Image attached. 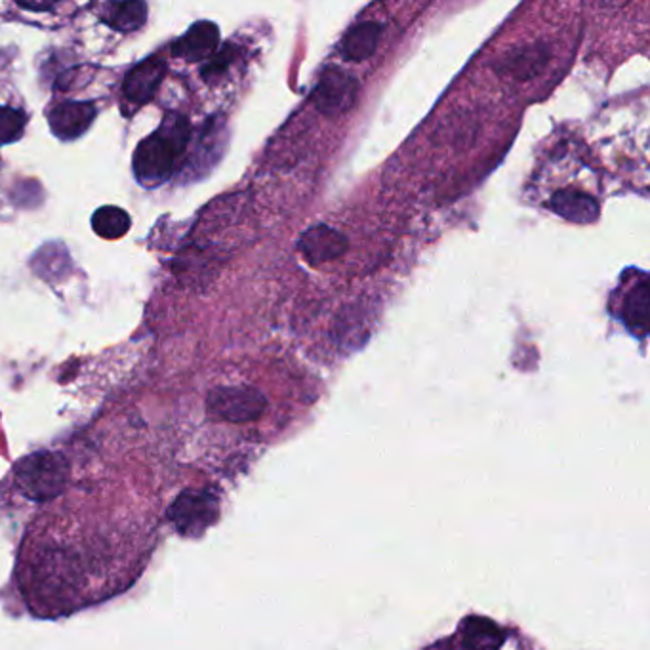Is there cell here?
Masks as SVG:
<instances>
[{
    "label": "cell",
    "mask_w": 650,
    "mask_h": 650,
    "mask_svg": "<svg viewBox=\"0 0 650 650\" xmlns=\"http://www.w3.org/2000/svg\"><path fill=\"white\" fill-rule=\"evenodd\" d=\"M550 209L566 222L580 225L594 224L601 212V206L594 196H589L578 189L557 191L550 201Z\"/></svg>",
    "instance_id": "11"
},
{
    "label": "cell",
    "mask_w": 650,
    "mask_h": 650,
    "mask_svg": "<svg viewBox=\"0 0 650 650\" xmlns=\"http://www.w3.org/2000/svg\"><path fill=\"white\" fill-rule=\"evenodd\" d=\"M217 518V500L203 490H189L175 500L170 510V521L183 536H199Z\"/></svg>",
    "instance_id": "5"
},
{
    "label": "cell",
    "mask_w": 650,
    "mask_h": 650,
    "mask_svg": "<svg viewBox=\"0 0 650 650\" xmlns=\"http://www.w3.org/2000/svg\"><path fill=\"white\" fill-rule=\"evenodd\" d=\"M96 105L92 102H63L46 113L50 130L57 140L73 141L88 132L96 119Z\"/></svg>",
    "instance_id": "7"
},
{
    "label": "cell",
    "mask_w": 650,
    "mask_h": 650,
    "mask_svg": "<svg viewBox=\"0 0 650 650\" xmlns=\"http://www.w3.org/2000/svg\"><path fill=\"white\" fill-rule=\"evenodd\" d=\"M220 46V29L212 21H196L175 39L172 44V56L180 57L183 62L199 63L206 62L214 56Z\"/></svg>",
    "instance_id": "10"
},
{
    "label": "cell",
    "mask_w": 650,
    "mask_h": 650,
    "mask_svg": "<svg viewBox=\"0 0 650 650\" xmlns=\"http://www.w3.org/2000/svg\"><path fill=\"white\" fill-rule=\"evenodd\" d=\"M298 251L311 266H322L348 251V237L330 225H313L301 233Z\"/></svg>",
    "instance_id": "8"
},
{
    "label": "cell",
    "mask_w": 650,
    "mask_h": 650,
    "mask_svg": "<svg viewBox=\"0 0 650 650\" xmlns=\"http://www.w3.org/2000/svg\"><path fill=\"white\" fill-rule=\"evenodd\" d=\"M550 56L552 54H550L547 44L531 42V44L515 46L508 54H503L494 65V70L500 75H508L515 81H529V78L539 77L550 62Z\"/></svg>",
    "instance_id": "9"
},
{
    "label": "cell",
    "mask_w": 650,
    "mask_h": 650,
    "mask_svg": "<svg viewBox=\"0 0 650 650\" xmlns=\"http://www.w3.org/2000/svg\"><path fill=\"white\" fill-rule=\"evenodd\" d=\"M191 125L182 113L164 115L159 128L141 140L134 151L132 170L143 188H157L170 180L188 151Z\"/></svg>",
    "instance_id": "1"
},
{
    "label": "cell",
    "mask_w": 650,
    "mask_h": 650,
    "mask_svg": "<svg viewBox=\"0 0 650 650\" xmlns=\"http://www.w3.org/2000/svg\"><path fill=\"white\" fill-rule=\"evenodd\" d=\"M132 220L119 206H102L92 216V230L102 238H120L128 233Z\"/></svg>",
    "instance_id": "16"
},
{
    "label": "cell",
    "mask_w": 650,
    "mask_h": 650,
    "mask_svg": "<svg viewBox=\"0 0 650 650\" xmlns=\"http://www.w3.org/2000/svg\"><path fill=\"white\" fill-rule=\"evenodd\" d=\"M206 408L212 418L231 424H246L262 418L267 408V398L251 385L216 387L206 398Z\"/></svg>",
    "instance_id": "3"
},
{
    "label": "cell",
    "mask_w": 650,
    "mask_h": 650,
    "mask_svg": "<svg viewBox=\"0 0 650 650\" xmlns=\"http://www.w3.org/2000/svg\"><path fill=\"white\" fill-rule=\"evenodd\" d=\"M28 126V115L15 109V107H8V105H0V146H10L20 140Z\"/></svg>",
    "instance_id": "17"
},
{
    "label": "cell",
    "mask_w": 650,
    "mask_h": 650,
    "mask_svg": "<svg viewBox=\"0 0 650 650\" xmlns=\"http://www.w3.org/2000/svg\"><path fill=\"white\" fill-rule=\"evenodd\" d=\"M70 476V466L56 452H35L18 463L15 479L23 497L44 502L57 497Z\"/></svg>",
    "instance_id": "2"
},
{
    "label": "cell",
    "mask_w": 650,
    "mask_h": 650,
    "mask_svg": "<svg viewBox=\"0 0 650 650\" xmlns=\"http://www.w3.org/2000/svg\"><path fill=\"white\" fill-rule=\"evenodd\" d=\"M461 641L468 650H500L503 633L497 624L473 616L461 626Z\"/></svg>",
    "instance_id": "15"
},
{
    "label": "cell",
    "mask_w": 650,
    "mask_h": 650,
    "mask_svg": "<svg viewBox=\"0 0 650 650\" xmlns=\"http://www.w3.org/2000/svg\"><path fill=\"white\" fill-rule=\"evenodd\" d=\"M384 25L377 21H361L345 33L340 44V52L350 62H364L374 56Z\"/></svg>",
    "instance_id": "13"
},
{
    "label": "cell",
    "mask_w": 650,
    "mask_h": 650,
    "mask_svg": "<svg viewBox=\"0 0 650 650\" xmlns=\"http://www.w3.org/2000/svg\"><path fill=\"white\" fill-rule=\"evenodd\" d=\"M359 98V83L340 67H327L315 84L313 104L324 117H340Z\"/></svg>",
    "instance_id": "4"
},
{
    "label": "cell",
    "mask_w": 650,
    "mask_h": 650,
    "mask_svg": "<svg viewBox=\"0 0 650 650\" xmlns=\"http://www.w3.org/2000/svg\"><path fill=\"white\" fill-rule=\"evenodd\" d=\"M102 21L105 25L119 31V33H132L143 28L147 21V4L140 0L130 2H109L102 12Z\"/></svg>",
    "instance_id": "14"
},
{
    "label": "cell",
    "mask_w": 650,
    "mask_h": 650,
    "mask_svg": "<svg viewBox=\"0 0 650 650\" xmlns=\"http://www.w3.org/2000/svg\"><path fill=\"white\" fill-rule=\"evenodd\" d=\"M649 279L647 275H641L636 285L624 296L622 306H620V319L624 327L637 338H647L649 334Z\"/></svg>",
    "instance_id": "12"
},
{
    "label": "cell",
    "mask_w": 650,
    "mask_h": 650,
    "mask_svg": "<svg viewBox=\"0 0 650 650\" xmlns=\"http://www.w3.org/2000/svg\"><path fill=\"white\" fill-rule=\"evenodd\" d=\"M164 75H167V62L162 57H147L138 65H134L132 70L126 73L125 83H122V96L126 104H149L161 88Z\"/></svg>",
    "instance_id": "6"
},
{
    "label": "cell",
    "mask_w": 650,
    "mask_h": 650,
    "mask_svg": "<svg viewBox=\"0 0 650 650\" xmlns=\"http://www.w3.org/2000/svg\"><path fill=\"white\" fill-rule=\"evenodd\" d=\"M233 62H235V49H233L231 44H227L225 49L217 50L216 54L210 57L209 63L203 67V77L206 78V81H210V78L224 75V71L227 70Z\"/></svg>",
    "instance_id": "18"
}]
</instances>
